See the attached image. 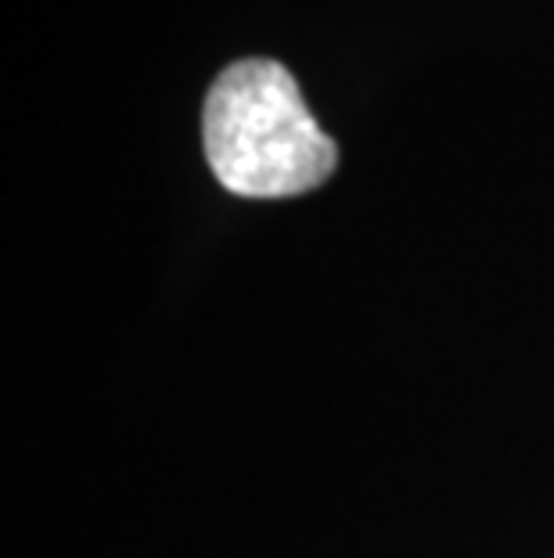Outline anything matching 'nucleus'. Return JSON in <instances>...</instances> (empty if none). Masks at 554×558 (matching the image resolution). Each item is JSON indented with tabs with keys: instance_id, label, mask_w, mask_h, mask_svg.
I'll use <instances>...</instances> for the list:
<instances>
[{
	"instance_id": "f257e3e1",
	"label": "nucleus",
	"mask_w": 554,
	"mask_h": 558,
	"mask_svg": "<svg viewBox=\"0 0 554 558\" xmlns=\"http://www.w3.org/2000/svg\"><path fill=\"white\" fill-rule=\"evenodd\" d=\"M202 141L213 177L242 198L306 195L338 166L335 141L306 109L296 76L270 58H245L217 76Z\"/></svg>"
}]
</instances>
